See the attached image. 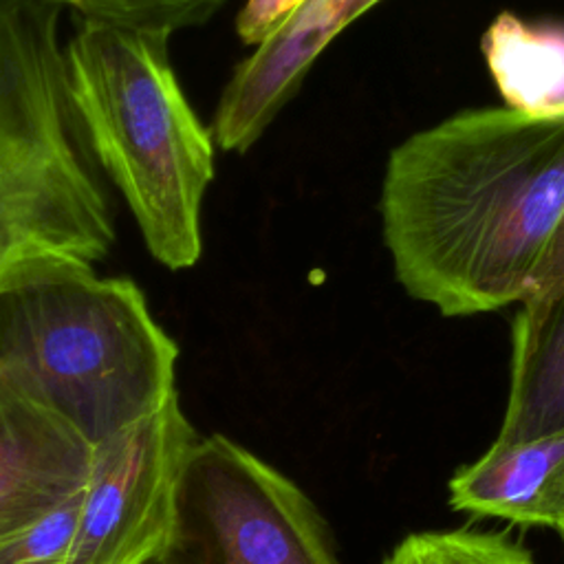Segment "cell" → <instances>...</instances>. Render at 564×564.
<instances>
[{
	"label": "cell",
	"mask_w": 564,
	"mask_h": 564,
	"mask_svg": "<svg viewBox=\"0 0 564 564\" xmlns=\"http://www.w3.org/2000/svg\"><path fill=\"white\" fill-rule=\"evenodd\" d=\"M564 209V106L474 108L388 156L379 216L403 291L445 317L520 304Z\"/></svg>",
	"instance_id": "obj_1"
},
{
	"label": "cell",
	"mask_w": 564,
	"mask_h": 564,
	"mask_svg": "<svg viewBox=\"0 0 564 564\" xmlns=\"http://www.w3.org/2000/svg\"><path fill=\"white\" fill-rule=\"evenodd\" d=\"M170 31L79 20L62 44L66 93L99 170L123 194L150 256L170 271L203 253L216 143L170 62Z\"/></svg>",
	"instance_id": "obj_2"
},
{
	"label": "cell",
	"mask_w": 564,
	"mask_h": 564,
	"mask_svg": "<svg viewBox=\"0 0 564 564\" xmlns=\"http://www.w3.org/2000/svg\"><path fill=\"white\" fill-rule=\"evenodd\" d=\"M176 359L130 278L42 260L0 286V366L93 447L176 394Z\"/></svg>",
	"instance_id": "obj_3"
},
{
	"label": "cell",
	"mask_w": 564,
	"mask_h": 564,
	"mask_svg": "<svg viewBox=\"0 0 564 564\" xmlns=\"http://www.w3.org/2000/svg\"><path fill=\"white\" fill-rule=\"evenodd\" d=\"M59 13L0 0V286L42 260L95 264L117 236L66 93Z\"/></svg>",
	"instance_id": "obj_4"
},
{
	"label": "cell",
	"mask_w": 564,
	"mask_h": 564,
	"mask_svg": "<svg viewBox=\"0 0 564 564\" xmlns=\"http://www.w3.org/2000/svg\"><path fill=\"white\" fill-rule=\"evenodd\" d=\"M156 564H339L306 494L275 467L212 434L192 445L174 524Z\"/></svg>",
	"instance_id": "obj_5"
},
{
	"label": "cell",
	"mask_w": 564,
	"mask_h": 564,
	"mask_svg": "<svg viewBox=\"0 0 564 564\" xmlns=\"http://www.w3.org/2000/svg\"><path fill=\"white\" fill-rule=\"evenodd\" d=\"M178 394L95 447L68 564H156L185 458L196 443Z\"/></svg>",
	"instance_id": "obj_6"
},
{
	"label": "cell",
	"mask_w": 564,
	"mask_h": 564,
	"mask_svg": "<svg viewBox=\"0 0 564 564\" xmlns=\"http://www.w3.org/2000/svg\"><path fill=\"white\" fill-rule=\"evenodd\" d=\"M95 447L0 366V544L84 491Z\"/></svg>",
	"instance_id": "obj_7"
},
{
	"label": "cell",
	"mask_w": 564,
	"mask_h": 564,
	"mask_svg": "<svg viewBox=\"0 0 564 564\" xmlns=\"http://www.w3.org/2000/svg\"><path fill=\"white\" fill-rule=\"evenodd\" d=\"M449 505L471 516L549 527L564 540V432L494 441L452 476Z\"/></svg>",
	"instance_id": "obj_8"
},
{
	"label": "cell",
	"mask_w": 564,
	"mask_h": 564,
	"mask_svg": "<svg viewBox=\"0 0 564 564\" xmlns=\"http://www.w3.org/2000/svg\"><path fill=\"white\" fill-rule=\"evenodd\" d=\"M564 432V284L518 304L509 397L496 441Z\"/></svg>",
	"instance_id": "obj_9"
},
{
	"label": "cell",
	"mask_w": 564,
	"mask_h": 564,
	"mask_svg": "<svg viewBox=\"0 0 564 564\" xmlns=\"http://www.w3.org/2000/svg\"><path fill=\"white\" fill-rule=\"evenodd\" d=\"M482 55L509 108L564 106V24H535L505 11L485 31Z\"/></svg>",
	"instance_id": "obj_10"
},
{
	"label": "cell",
	"mask_w": 564,
	"mask_h": 564,
	"mask_svg": "<svg viewBox=\"0 0 564 564\" xmlns=\"http://www.w3.org/2000/svg\"><path fill=\"white\" fill-rule=\"evenodd\" d=\"M383 564H535L531 553L502 533L469 529L421 531L403 538Z\"/></svg>",
	"instance_id": "obj_11"
},
{
	"label": "cell",
	"mask_w": 564,
	"mask_h": 564,
	"mask_svg": "<svg viewBox=\"0 0 564 564\" xmlns=\"http://www.w3.org/2000/svg\"><path fill=\"white\" fill-rule=\"evenodd\" d=\"M70 9L79 20L110 22L121 26L178 31L205 24L227 0H40Z\"/></svg>",
	"instance_id": "obj_12"
},
{
	"label": "cell",
	"mask_w": 564,
	"mask_h": 564,
	"mask_svg": "<svg viewBox=\"0 0 564 564\" xmlns=\"http://www.w3.org/2000/svg\"><path fill=\"white\" fill-rule=\"evenodd\" d=\"M84 491L75 494L22 533L0 544V564H68L77 538Z\"/></svg>",
	"instance_id": "obj_13"
},
{
	"label": "cell",
	"mask_w": 564,
	"mask_h": 564,
	"mask_svg": "<svg viewBox=\"0 0 564 564\" xmlns=\"http://www.w3.org/2000/svg\"><path fill=\"white\" fill-rule=\"evenodd\" d=\"M350 4L352 0H308L284 24V31L300 46L322 53L348 26Z\"/></svg>",
	"instance_id": "obj_14"
},
{
	"label": "cell",
	"mask_w": 564,
	"mask_h": 564,
	"mask_svg": "<svg viewBox=\"0 0 564 564\" xmlns=\"http://www.w3.org/2000/svg\"><path fill=\"white\" fill-rule=\"evenodd\" d=\"M308 0H245L236 33L245 44H262L269 35L282 29Z\"/></svg>",
	"instance_id": "obj_15"
},
{
	"label": "cell",
	"mask_w": 564,
	"mask_h": 564,
	"mask_svg": "<svg viewBox=\"0 0 564 564\" xmlns=\"http://www.w3.org/2000/svg\"><path fill=\"white\" fill-rule=\"evenodd\" d=\"M562 284H564V209L546 240V247L540 256V262H538L533 275H531L529 291H527L524 300L551 293Z\"/></svg>",
	"instance_id": "obj_16"
},
{
	"label": "cell",
	"mask_w": 564,
	"mask_h": 564,
	"mask_svg": "<svg viewBox=\"0 0 564 564\" xmlns=\"http://www.w3.org/2000/svg\"><path fill=\"white\" fill-rule=\"evenodd\" d=\"M377 2H381V0H352L350 11H348V24L355 22L357 18H361L366 11H370Z\"/></svg>",
	"instance_id": "obj_17"
}]
</instances>
